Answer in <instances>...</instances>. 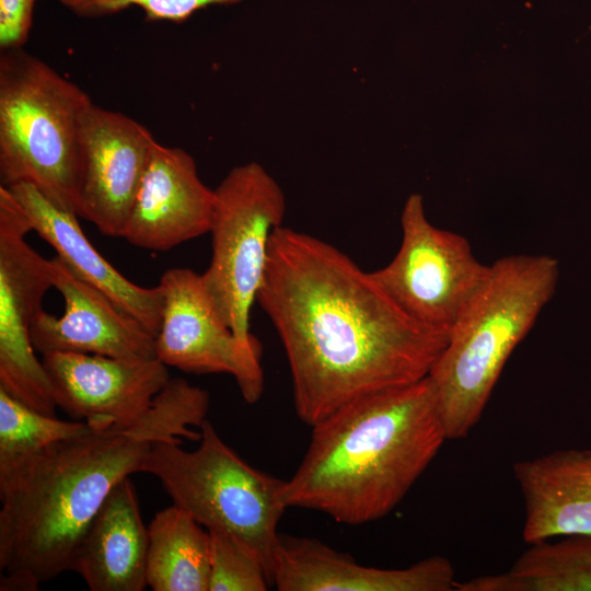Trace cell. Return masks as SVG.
I'll return each mask as SVG.
<instances>
[{"label": "cell", "mask_w": 591, "mask_h": 591, "mask_svg": "<svg viewBox=\"0 0 591 591\" xmlns=\"http://www.w3.org/2000/svg\"><path fill=\"white\" fill-rule=\"evenodd\" d=\"M36 0H0V50L23 48L28 39Z\"/></svg>", "instance_id": "cell-24"}, {"label": "cell", "mask_w": 591, "mask_h": 591, "mask_svg": "<svg viewBox=\"0 0 591 591\" xmlns=\"http://www.w3.org/2000/svg\"><path fill=\"white\" fill-rule=\"evenodd\" d=\"M559 263L549 255H510L488 265L428 376L448 440L464 439L479 421L519 343L552 299Z\"/></svg>", "instance_id": "cell-4"}, {"label": "cell", "mask_w": 591, "mask_h": 591, "mask_svg": "<svg viewBox=\"0 0 591 591\" xmlns=\"http://www.w3.org/2000/svg\"><path fill=\"white\" fill-rule=\"evenodd\" d=\"M164 290L157 358L184 372L225 373L234 378L248 404L264 391L260 343L242 341L223 322L205 290L201 274L170 268L159 282Z\"/></svg>", "instance_id": "cell-10"}, {"label": "cell", "mask_w": 591, "mask_h": 591, "mask_svg": "<svg viewBox=\"0 0 591 591\" xmlns=\"http://www.w3.org/2000/svg\"><path fill=\"white\" fill-rule=\"evenodd\" d=\"M455 570L443 556L409 567L384 569L358 564L315 538L279 535L271 583L279 591H452Z\"/></svg>", "instance_id": "cell-15"}, {"label": "cell", "mask_w": 591, "mask_h": 591, "mask_svg": "<svg viewBox=\"0 0 591 591\" xmlns=\"http://www.w3.org/2000/svg\"><path fill=\"white\" fill-rule=\"evenodd\" d=\"M147 583L153 591H208L209 532L173 503L148 526Z\"/></svg>", "instance_id": "cell-19"}, {"label": "cell", "mask_w": 591, "mask_h": 591, "mask_svg": "<svg viewBox=\"0 0 591 591\" xmlns=\"http://www.w3.org/2000/svg\"><path fill=\"white\" fill-rule=\"evenodd\" d=\"M91 428L88 421H66L40 413L0 387V474L20 466L46 447Z\"/></svg>", "instance_id": "cell-21"}, {"label": "cell", "mask_w": 591, "mask_h": 591, "mask_svg": "<svg viewBox=\"0 0 591 591\" xmlns=\"http://www.w3.org/2000/svg\"><path fill=\"white\" fill-rule=\"evenodd\" d=\"M311 428L282 500L348 525L392 512L448 440L428 375L359 397Z\"/></svg>", "instance_id": "cell-3"}, {"label": "cell", "mask_w": 591, "mask_h": 591, "mask_svg": "<svg viewBox=\"0 0 591 591\" xmlns=\"http://www.w3.org/2000/svg\"><path fill=\"white\" fill-rule=\"evenodd\" d=\"M209 532L208 591H265L270 581L259 559L232 536Z\"/></svg>", "instance_id": "cell-22"}, {"label": "cell", "mask_w": 591, "mask_h": 591, "mask_svg": "<svg viewBox=\"0 0 591 591\" xmlns=\"http://www.w3.org/2000/svg\"><path fill=\"white\" fill-rule=\"evenodd\" d=\"M213 206L215 189L201 181L192 154L155 141L123 237L167 251L209 232Z\"/></svg>", "instance_id": "cell-14"}, {"label": "cell", "mask_w": 591, "mask_h": 591, "mask_svg": "<svg viewBox=\"0 0 591 591\" xmlns=\"http://www.w3.org/2000/svg\"><path fill=\"white\" fill-rule=\"evenodd\" d=\"M402 242L394 258L371 271L395 304L416 322L449 333L480 283V263L463 235L434 227L422 197L412 194L402 211Z\"/></svg>", "instance_id": "cell-8"}, {"label": "cell", "mask_w": 591, "mask_h": 591, "mask_svg": "<svg viewBox=\"0 0 591 591\" xmlns=\"http://www.w3.org/2000/svg\"><path fill=\"white\" fill-rule=\"evenodd\" d=\"M209 394L171 378L130 424L92 425L0 474L1 591H34L71 571L77 548L112 489L157 441L200 439Z\"/></svg>", "instance_id": "cell-2"}, {"label": "cell", "mask_w": 591, "mask_h": 591, "mask_svg": "<svg viewBox=\"0 0 591 591\" xmlns=\"http://www.w3.org/2000/svg\"><path fill=\"white\" fill-rule=\"evenodd\" d=\"M42 362L57 407L92 424L134 422L171 379L167 366L158 358L124 360L54 351L43 355Z\"/></svg>", "instance_id": "cell-12"}, {"label": "cell", "mask_w": 591, "mask_h": 591, "mask_svg": "<svg viewBox=\"0 0 591 591\" xmlns=\"http://www.w3.org/2000/svg\"><path fill=\"white\" fill-rule=\"evenodd\" d=\"M31 222L11 190L0 185V387L30 407L56 416L57 404L31 327L54 288L50 259L27 242Z\"/></svg>", "instance_id": "cell-9"}, {"label": "cell", "mask_w": 591, "mask_h": 591, "mask_svg": "<svg viewBox=\"0 0 591 591\" xmlns=\"http://www.w3.org/2000/svg\"><path fill=\"white\" fill-rule=\"evenodd\" d=\"M510 568L520 591H591V536L534 544Z\"/></svg>", "instance_id": "cell-20"}, {"label": "cell", "mask_w": 591, "mask_h": 591, "mask_svg": "<svg viewBox=\"0 0 591 591\" xmlns=\"http://www.w3.org/2000/svg\"><path fill=\"white\" fill-rule=\"evenodd\" d=\"M256 301L283 346L296 414L310 427L359 397L426 378L449 339L409 317L341 251L282 225Z\"/></svg>", "instance_id": "cell-1"}, {"label": "cell", "mask_w": 591, "mask_h": 591, "mask_svg": "<svg viewBox=\"0 0 591 591\" xmlns=\"http://www.w3.org/2000/svg\"><path fill=\"white\" fill-rule=\"evenodd\" d=\"M92 103L24 48L1 50L0 185L30 182L79 217L80 130Z\"/></svg>", "instance_id": "cell-5"}, {"label": "cell", "mask_w": 591, "mask_h": 591, "mask_svg": "<svg viewBox=\"0 0 591 591\" xmlns=\"http://www.w3.org/2000/svg\"><path fill=\"white\" fill-rule=\"evenodd\" d=\"M199 447L186 451L181 441H157L140 472L159 479L173 503L207 531L228 534L262 563L269 581L279 543L278 523L288 509L285 480L260 472L239 456L208 419L199 428Z\"/></svg>", "instance_id": "cell-6"}, {"label": "cell", "mask_w": 591, "mask_h": 591, "mask_svg": "<svg viewBox=\"0 0 591 591\" xmlns=\"http://www.w3.org/2000/svg\"><path fill=\"white\" fill-rule=\"evenodd\" d=\"M513 473L524 502L526 543L591 536V448L519 461Z\"/></svg>", "instance_id": "cell-17"}, {"label": "cell", "mask_w": 591, "mask_h": 591, "mask_svg": "<svg viewBox=\"0 0 591 591\" xmlns=\"http://www.w3.org/2000/svg\"><path fill=\"white\" fill-rule=\"evenodd\" d=\"M155 141L137 120L92 103L80 130L79 217L123 237Z\"/></svg>", "instance_id": "cell-11"}, {"label": "cell", "mask_w": 591, "mask_h": 591, "mask_svg": "<svg viewBox=\"0 0 591 591\" xmlns=\"http://www.w3.org/2000/svg\"><path fill=\"white\" fill-rule=\"evenodd\" d=\"M286 197L257 162L230 170L215 188L209 232L212 255L201 274L206 292L223 322L244 343H259L250 332L274 231L282 223Z\"/></svg>", "instance_id": "cell-7"}, {"label": "cell", "mask_w": 591, "mask_h": 591, "mask_svg": "<svg viewBox=\"0 0 591 591\" xmlns=\"http://www.w3.org/2000/svg\"><path fill=\"white\" fill-rule=\"evenodd\" d=\"M5 187L23 207L32 230L56 251V256L157 336L164 303L160 283L146 288L121 275L88 240L78 216L55 205L34 184L20 182Z\"/></svg>", "instance_id": "cell-16"}, {"label": "cell", "mask_w": 591, "mask_h": 591, "mask_svg": "<svg viewBox=\"0 0 591 591\" xmlns=\"http://www.w3.org/2000/svg\"><path fill=\"white\" fill-rule=\"evenodd\" d=\"M54 288L65 302L59 317L44 310L31 327L42 355L62 351L124 360L155 359V336L102 291L80 278L58 256L50 259Z\"/></svg>", "instance_id": "cell-13"}, {"label": "cell", "mask_w": 591, "mask_h": 591, "mask_svg": "<svg viewBox=\"0 0 591 591\" xmlns=\"http://www.w3.org/2000/svg\"><path fill=\"white\" fill-rule=\"evenodd\" d=\"M79 18L95 19L138 7L147 22L183 23L210 5H233L243 0H56Z\"/></svg>", "instance_id": "cell-23"}, {"label": "cell", "mask_w": 591, "mask_h": 591, "mask_svg": "<svg viewBox=\"0 0 591 591\" xmlns=\"http://www.w3.org/2000/svg\"><path fill=\"white\" fill-rule=\"evenodd\" d=\"M149 532L129 477L107 496L72 560L91 591H141L147 583Z\"/></svg>", "instance_id": "cell-18"}]
</instances>
